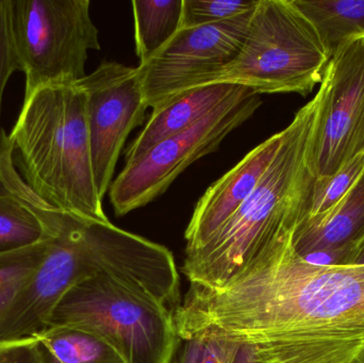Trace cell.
<instances>
[{"label":"cell","mask_w":364,"mask_h":363,"mask_svg":"<svg viewBox=\"0 0 364 363\" xmlns=\"http://www.w3.org/2000/svg\"><path fill=\"white\" fill-rule=\"evenodd\" d=\"M274 237L226 283L190 285L175 311L182 340L220 338L267 363H354L364 349V266H318Z\"/></svg>","instance_id":"cell-1"},{"label":"cell","mask_w":364,"mask_h":363,"mask_svg":"<svg viewBox=\"0 0 364 363\" xmlns=\"http://www.w3.org/2000/svg\"><path fill=\"white\" fill-rule=\"evenodd\" d=\"M0 149V189L31 209L49 234L46 255L0 315V345L32 340L46 330L51 313L75 286L106 275L164 303L181 304L174 256L164 245L98 222L60 210L38 197L14 164L10 141Z\"/></svg>","instance_id":"cell-2"},{"label":"cell","mask_w":364,"mask_h":363,"mask_svg":"<svg viewBox=\"0 0 364 363\" xmlns=\"http://www.w3.org/2000/svg\"><path fill=\"white\" fill-rule=\"evenodd\" d=\"M318 110L316 95L282 130L279 148L247 202L207 244L186 254L182 271L191 285H224L264 243L297 229L316 179L309 151Z\"/></svg>","instance_id":"cell-3"},{"label":"cell","mask_w":364,"mask_h":363,"mask_svg":"<svg viewBox=\"0 0 364 363\" xmlns=\"http://www.w3.org/2000/svg\"><path fill=\"white\" fill-rule=\"evenodd\" d=\"M8 136L15 166L38 197L60 210L109 222L94 177L85 96L77 83L42 87L23 98Z\"/></svg>","instance_id":"cell-4"},{"label":"cell","mask_w":364,"mask_h":363,"mask_svg":"<svg viewBox=\"0 0 364 363\" xmlns=\"http://www.w3.org/2000/svg\"><path fill=\"white\" fill-rule=\"evenodd\" d=\"M329 60L318 29L294 0H258L237 57L203 85L229 83L258 95L306 97L322 82Z\"/></svg>","instance_id":"cell-5"},{"label":"cell","mask_w":364,"mask_h":363,"mask_svg":"<svg viewBox=\"0 0 364 363\" xmlns=\"http://www.w3.org/2000/svg\"><path fill=\"white\" fill-rule=\"evenodd\" d=\"M49 326L92 332L125 363H172L181 340L172 309L149 292L106 275L70 289L51 313Z\"/></svg>","instance_id":"cell-6"},{"label":"cell","mask_w":364,"mask_h":363,"mask_svg":"<svg viewBox=\"0 0 364 363\" xmlns=\"http://www.w3.org/2000/svg\"><path fill=\"white\" fill-rule=\"evenodd\" d=\"M90 0H11V29L25 97L82 80L90 50L100 49Z\"/></svg>","instance_id":"cell-7"},{"label":"cell","mask_w":364,"mask_h":363,"mask_svg":"<svg viewBox=\"0 0 364 363\" xmlns=\"http://www.w3.org/2000/svg\"><path fill=\"white\" fill-rule=\"evenodd\" d=\"M261 104L260 95L243 87L186 131L161 141L140 159L126 164L109 189L115 215L123 217L161 196L191 164L215 151Z\"/></svg>","instance_id":"cell-8"},{"label":"cell","mask_w":364,"mask_h":363,"mask_svg":"<svg viewBox=\"0 0 364 363\" xmlns=\"http://www.w3.org/2000/svg\"><path fill=\"white\" fill-rule=\"evenodd\" d=\"M316 96L309 163L316 178H325L364 153V38L331 55Z\"/></svg>","instance_id":"cell-9"},{"label":"cell","mask_w":364,"mask_h":363,"mask_svg":"<svg viewBox=\"0 0 364 363\" xmlns=\"http://www.w3.org/2000/svg\"><path fill=\"white\" fill-rule=\"evenodd\" d=\"M254 10L213 25L181 28L157 55L140 64L136 70L147 106L159 108L203 87L209 77L233 61Z\"/></svg>","instance_id":"cell-10"},{"label":"cell","mask_w":364,"mask_h":363,"mask_svg":"<svg viewBox=\"0 0 364 363\" xmlns=\"http://www.w3.org/2000/svg\"><path fill=\"white\" fill-rule=\"evenodd\" d=\"M77 85L85 96L92 164L100 198L109 192L124 145L147 106L136 67L104 61Z\"/></svg>","instance_id":"cell-11"},{"label":"cell","mask_w":364,"mask_h":363,"mask_svg":"<svg viewBox=\"0 0 364 363\" xmlns=\"http://www.w3.org/2000/svg\"><path fill=\"white\" fill-rule=\"evenodd\" d=\"M282 140V131L269 136L208 188L184 232L186 254L207 244L247 202L271 166Z\"/></svg>","instance_id":"cell-12"},{"label":"cell","mask_w":364,"mask_h":363,"mask_svg":"<svg viewBox=\"0 0 364 363\" xmlns=\"http://www.w3.org/2000/svg\"><path fill=\"white\" fill-rule=\"evenodd\" d=\"M243 87L229 83L203 85L181 94L164 106L153 109L146 126L126 151V164L140 159L161 141L186 131Z\"/></svg>","instance_id":"cell-13"},{"label":"cell","mask_w":364,"mask_h":363,"mask_svg":"<svg viewBox=\"0 0 364 363\" xmlns=\"http://www.w3.org/2000/svg\"><path fill=\"white\" fill-rule=\"evenodd\" d=\"M364 242V173L350 191L318 219L299 224L293 238L299 255L326 249L358 247Z\"/></svg>","instance_id":"cell-14"},{"label":"cell","mask_w":364,"mask_h":363,"mask_svg":"<svg viewBox=\"0 0 364 363\" xmlns=\"http://www.w3.org/2000/svg\"><path fill=\"white\" fill-rule=\"evenodd\" d=\"M34 339L43 363H125L109 343L80 328L49 326Z\"/></svg>","instance_id":"cell-15"},{"label":"cell","mask_w":364,"mask_h":363,"mask_svg":"<svg viewBox=\"0 0 364 363\" xmlns=\"http://www.w3.org/2000/svg\"><path fill=\"white\" fill-rule=\"evenodd\" d=\"M333 55L348 40L364 38V0H294Z\"/></svg>","instance_id":"cell-16"},{"label":"cell","mask_w":364,"mask_h":363,"mask_svg":"<svg viewBox=\"0 0 364 363\" xmlns=\"http://www.w3.org/2000/svg\"><path fill=\"white\" fill-rule=\"evenodd\" d=\"M183 0H134V40L139 65L157 55L181 29Z\"/></svg>","instance_id":"cell-17"},{"label":"cell","mask_w":364,"mask_h":363,"mask_svg":"<svg viewBox=\"0 0 364 363\" xmlns=\"http://www.w3.org/2000/svg\"><path fill=\"white\" fill-rule=\"evenodd\" d=\"M48 237L46 228L31 209L0 189V254L32 246Z\"/></svg>","instance_id":"cell-18"},{"label":"cell","mask_w":364,"mask_h":363,"mask_svg":"<svg viewBox=\"0 0 364 363\" xmlns=\"http://www.w3.org/2000/svg\"><path fill=\"white\" fill-rule=\"evenodd\" d=\"M363 173L364 153H361L336 174L314 179L307 212L301 223L318 219L331 211L356 185Z\"/></svg>","instance_id":"cell-19"},{"label":"cell","mask_w":364,"mask_h":363,"mask_svg":"<svg viewBox=\"0 0 364 363\" xmlns=\"http://www.w3.org/2000/svg\"><path fill=\"white\" fill-rule=\"evenodd\" d=\"M48 238L26 249L0 254V315L42 264Z\"/></svg>","instance_id":"cell-20"},{"label":"cell","mask_w":364,"mask_h":363,"mask_svg":"<svg viewBox=\"0 0 364 363\" xmlns=\"http://www.w3.org/2000/svg\"><path fill=\"white\" fill-rule=\"evenodd\" d=\"M258 0H183L181 28L213 25L256 8Z\"/></svg>","instance_id":"cell-21"},{"label":"cell","mask_w":364,"mask_h":363,"mask_svg":"<svg viewBox=\"0 0 364 363\" xmlns=\"http://www.w3.org/2000/svg\"><path fill=\"white\" fill-rule=\"evenodd\" d=\"M17 70H21V66L15 51L11 29V0H0V119L4 90L9 79ZM4 134L6 131L0 125V149Z\"/></svg>","instance_id":"cell-22"},{"label":"cell","mask_w":364,"mask_h":363,"mask_svg":"<svg viewBox=\"0 0 364 363\" xmlns=\"http://www.w3.org/2000/svg\"><path fill=\"white\" fill-rule=\"evenodd\" d=\"M0 363H43L36 339L2 345Z\"/></svg>","instance_id":"cell-23"},{"label":"cell","mask_w":364,"mask_h":363,"mask_svg":"<svg viewBox=\"0 0 364 363\" xmlns=\"http://www.w3.org/2000/svg\"><path fill=\"white\" fill-rule=\"evenodd\" d=\"M241 345L220 338L203 339L201 363H233Z\"/></svg>","instance_id":"cell-24"},{"label":"cell","mask_w":364,"mask_h":363,"mask_svg":"<svg viewBox=\"0 0 364 363\" xmlns=\"http://www.w3.org/2000/svg\"><path fill=\"white\" fill-rule=\"evenodd\" d=\"M183 347L179 352L175 363H201L203 339L193 338L183 340Z\"/></svg>","instance_id":"cell-25"},{"label":"cell","mask_w":364,"mask_h":363,"mask_svg":"<svg viewBox=\"0 0 364 363\" xmlns=\"http://www.w3.org/2000/svg\"><path fill=\"white\" fill-rule=\"evenodd\" d=\"M233 363H267L258 352L250 345H241Z\"/></svg>","instance_id":"cell-26"},{"label":"cell","mask_w":364,"mask_h":363,"mask_svg":"<svg viewBox=\"0 0 364 363\" xmlns=\"http://www.w3.org/2000/svg\"><path fill=\"white\" fill-rule=\"evenodd\" d=\"M350 266H364V242L355 253Z\"/></svg>","instance_id":"cell-27"},{"label":"cell","mask_w":364,"mask_h":363,"mask_svg":"<svg viewBox=\"0 0 364 363\" xmlns=\"http://www.w3.org/2000/svg\"><path fill=\"white\" fill-rule=\"evenodd\" d=\"M358 360L361 363H364V349L363 350V351H361L360 355H359L358 357Z\"/></svg>","instance_id":"cell-28"},{"label":"cell","mask_w":364,"mask_h":363,"mask_svg":"<svg viewBox=\"0 0 364 363\" xmlns=\"http://www.w3.org/2000/svg\"><path fill=\"white\" fill-rule=\"evenodd\" d=\"M354 363H361V362H359V360H357V362H355Z\"/></svg>","instance_id":"cell-29"},{"label":"cell","mask_w":364,"mask_h":363,"mask_svg":"<svg viewBox=\"0 0 364 363\" xmlns=\"http://www.w3.org/2000/svg\"><path fill=\"white\" fill-rule=\"evenodd\" d=\"M2 345H0V347H1Z\"/></svg>","instance_id":"cell-30"}]
</instances>
